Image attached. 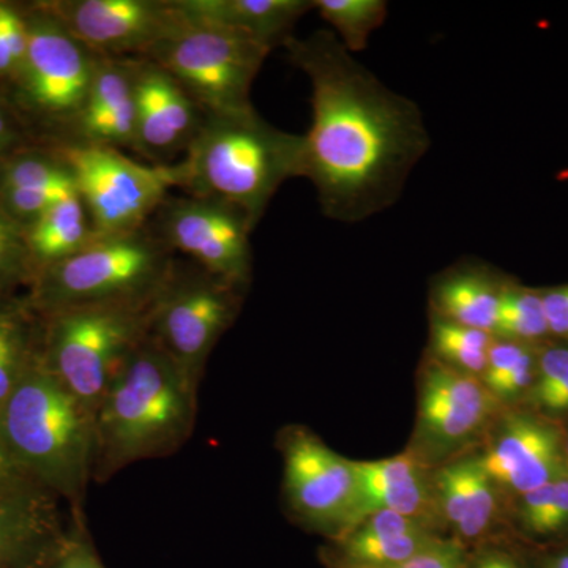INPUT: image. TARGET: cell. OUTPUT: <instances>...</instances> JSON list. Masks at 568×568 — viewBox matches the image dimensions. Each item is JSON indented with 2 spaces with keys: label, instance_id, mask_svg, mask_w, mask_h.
<instances>
[{
  "label": "cell",
  "instance_id": "1",
  "mask_svg": "<svg viewBox=\"0 0 568 568\" xmlns=\"http://www.w3.org/2000/svg\"><path fill=\"white\" fill-rule=\"evenodd\" d=\"M283 44L312 82L302 178L315 185L325 215L355 223L394 204L429 148L416 104L381 84L334 33Z\"/></svg>",
  "mask_w": 568,
  "mask_h": 568
},
{
  "label": "cell",
  "instance_id": "2",
  "mask_svg": "<svg viewBox=\"0 0 568 568\" xmlns=\"http://www.w3.org/2000/svg\"><path fill=\"white\" fill-rule=\"evenodd\" d=\"M197 390L148 335L97 407L92 480L100 484L134 463L175 454L192 437Z\"/></svg>",
  "mask_w": 568,
  "mask_h": 568
},
{
  "label": "cell",
  "instance_id": "3",
  "mask_svg": "<svg viewBox=\"0 0 568 568\" xmlns=\"http://www.w3.org/2000/svg\"><path fill=\"white\" fill-rule=\"evenodd\" d=\"M178 168L179 189L237 209L254 227L282 183L304 175V134L274 129L253 106L204 112Z\"/></svg>",
  "mask_w": 568,
  "mask_h": 568
},
{
  "label": "cell",
  "instance_id": "4",
  "mask_svg": "<svg viewBox=\"0 0 568 568\" xmlns=\"http://www.w3.org/2000/svg\"><path fill=\"white\" fill-rule=\"evenodd\" d=\"M0 436L37 485L82 515L93 473V413L44 364L43 354L0 406Z\"/></svg>",
  "mask_w": 568,
  "mask_h": 568
},
{
  "label": "cell",
  "instance_id": "5",
  "mask_svg": "<svg viewBox=\"0 0 568 568\" xmlns=\"http://www.w3.org/2000/svg\"><path fill=\"white\" fill-rule=\"evenodd\" d=\"M175 257L155 227L95 237L81 252L41 271L26 301L40 317L77 306L148 301L173 274Z\"/></svg>",
  "mask_w": 568,
  "mask_h": 568
},
{
  "label": "cell",
  "instance_id": "6",
  "mask_svg": "<svg viewBox=\"0 0 568 568\" xmlns=\"http://www.w3.org/2000/svg\"><path fill=\"white\" fill-rule=\"evenodd\" d=\"M156 297L77 306L41 317L44 364L93 416L114 377L148 338Z\"/></svg>",
  "mask_w": 568,
  "mask_h": 568
},
{
  "label": "cell",
  "instance_id": "7",
  "mask_svg": "<svg viewBox=\"0 0 568 568\" xmlns=\"http://www.w3.org/2000/svg\"><path fill=\"white\" fill-rule=\"evenodd\" d=\"M54 153L70 168L95 237L148 226L171 190L181 186L178 163L142 164L118 149L73 142H62Z\"/></svg>",
  "mask_w": 568,
  "mask_h": 568
},
{
  "label": "cell",
  "instance_id": "8",
  "mask_svg": "<svg viewBox=\"0 0 568 568\" xmlns=\"http://www.w3.org/2000/svg\"><path fill=\"white\" fill-rule=\"evenodd\" d=\"M268 52L183 13L181 24L144 59L166 70L203 112H227L252 108L250 91Z\"/></svg>",
  "mask_w": 568,
  "mask_h": 568
},
{
  "label": "cell",
  "instance_id": "9",
  "mask_svg": "<svg viewBox=\"0 0 568 568\" xmlns=\"http://www.w3.org/2000/svg\"><path fill=\"white\" fill-rule=\"evenodd\" d=\"M241 290L196 264L175 263L153 304L149 336L197 386L216 343L237 317Z\"/></svg>",
  "mask_w": 568,
  "mask_h": 568
},
{
  "label": "cell",
  "instance_id": "10",
  "mask_svg": "<svg viewBox=\"0 0 568 568\" xmlns=\"http://www.w3.org/2000/svg\"><path fill=\"white\" fill-rule=\"evenodd\" d=\"M26 21L28 54L13 78L20 100L33 114L70 130L88 100L100 55L37 6Z\"/></svg>",
  "mask_w": 568,
  "mask_h": 568
},
{
  "label": "cell",
  "instance_id": "11",
  "mask_svg": "<svg viewBox=\"0 0 568 568\" xmlns=\"http://www.w3.org/2000/svg\"><path fill=\"white\" fill-rule=\"evenodd\" d=\"M153 223L173 252L185 254L209 274L244 287L252 276L253 226L244 213L219 201L168 197Z\"/></svg>",
  "mask_w": 568,
  "mask_h": 568
},
{
  "label": "cell",
  "instance_id": "12",
  "mask_svg": "<svg viewBox=\"0 0 568 568\" xmlns=\"http://www.w3.org/2000/svg\"><path fill=\"white\" fill-rule=\"evenodd\" d=\"M284 493L302 525L345 536L357 497V476L351 459L343 458L304 428H290L282 436Z\"/></svg>",
  "mask_w": 568,
  "mask_h": 568
},
{
  "label": "cell",
  "instance_id": "13",
  "mask_svg": "<svg viewBox=\"0 0 568 568\" xmlns=\"http://www.w3.org/2000/svg\"><path fill=\"white\" fill-rule=\"evenodd\" d=\"M37 7L102 58L144 59L183 20L178 0H51Z\"/></svg>",
  "mask_w": 568,
  "mask_h": 568
},
{
  "label": "cell",
  "instance_id": "14",
  "mask_svg": "<svg viewBox=\"0 0 568 568\" xmlns=\"http://www.w3.org/2000/svg\"><path fill=\"white\" fill-rule=\"evenodd\" d=\"M500 402L480 377L466 375L437 358L420 373L416 454L422 462L450 457L480 435L499 409Z\"/></svg>",
  "mask_w": 568,
  "mask_h": 568
},
{
  "label": "cell",
  "instance_id": "15",
  "mask_svg": "<svg viewBox=\"0 0 568 568\" xmlns=\"http://www.w3.org/2000/svg\"><path fill=\"white\" fill-rule=\"evenodd\" d=\"M564 443L558 426L532 414L514 413L497 422L478 458L497 487L521 496L568 476Z\"/></svg>",
  "mask_w": 568,
  "mask_h": 568
},
{
  "label": "cell",
  "instance_id": "16",
  "mask_svg": "<svg viewBox=\"0 0 568 568\" xmlns=\"http://www.w3.org/2000/svg\"><path fill=\"white\" fill-rule=\"evenodd\" d=\"M133 84L138 153L155 164L185 153L203 122L200 104L166 70L148 59H134Z\"/></svg>",
  "mask_w": 568,
  "mask_h": 568
},
{
  "label": "cell",
  "instance_id": "17",
  "mask_svg": "<svg viewBox=\"0 0 568 568\" xmlns=\"http://www.w3.org/2000/svg\"><path fill=\"white\" fill-rule=\"evenodd\" d=\"M58 497L40 487L0 488V568H48L69 529Z\"/></svg>",
  "mask_w": 568,
  "mask_h": 568
},
{
  "label": "cell",
  "instance_id": "18",
  "mask_svg": "<svg viewBox=\"0 0 568 568\" xmlns=\"http://www.w3.org/2000/svg\"><path fill=\"white\" fill-rule=\"evenodd\" d=\"M357 497L345 536L373 511L392 510L437 529L439 515L433 480L413 452L379 462H354ZM343 536V537H345ZM342 537V538H343Z\"/></svg>",
  "mask_w": 568,
  "mask_h": 568
},
{
  "label": "cell",
  "instance_id": "19",
  "mask_svg": "<svg viewBox=\"0 0 568 568\" xmlns=\"http://www.w3.org/2000/svg\"><path fill=\"white\" fill-rule=\"evenodd\" d=\"M133 78L134 59L100 55L88 100L67 142L138 153Z\"/></svg>",
  "mask_w": 568,
  "mask_h": 568
},
{
  "label": "cell",
  "instance_id": "20",
  "mask_svg": "<svg viewBox=\"0 0 568 568\" xmlns=\"http://www.w3.org/2000/svg\"><path fill=\"white\" fill-rule=\"evenodd\" d=\"M440 521L454 530L455 540L467 549L487 544L495 528L499 487L480 458L457 459L440 467L433 477Z\"/></svg>",
  "mask_w": 568,
  "mask_h": 568
},
{
  "label": "cell",
  "instance_id": "21",
  "mask_svg": "<svg viewBox=\"0 0 568 568\" xmlns=\"http://www.w3.org/2000/svg\"><path fill=\"white\" fill-rule=\"evenodd\" d=\"M183 13L272 50L290 39L295 21L315 2L306 0H178Z\"/></svg>",
  "mask_w": 568,
  "mask_h": 568
},
{
  "label": "cell",
  "instance_id": "22",
  "mask_svg": "<svg viewBox=\"0 0 568 568\" xmlns=\"http://www.w3.org/2000/svg\"><path fill=\"white\" fill-rule=\"evenodd\" d=\"M24 234L33 278L44 268L81 252L95 239L88 209L78 193L52 205L36 223L26 227Z\"/></svg>",
  "mask_w": 568,
  "mask_h": 568
},
{
  "label": "cell",
  "instance_id": "23",
  "mask_svg": "<svg viewBox=\"0 0 568 568\" xmlns=\"http://www.w3.org/2000/svg\"><path fill=\"white\" fill-rule=\"evenodd\" d=\"M43 349V320L26 298L0 297V406Z\"/></svg>",
  "mask_w": 568,
  "mask_h": 568
},
{
  "label": "cell",
  "instance_id": "24",
  "mask_svg": "<svg viewBox=\"0 0 568 568\" xmlns=\"http://www.w3.org/2000/svg\"><path fill=\"white\" fill-rule=\"evenodd\" d=\"M500 291L488 276L463 272L437 284L433 305L443 320L495 335Z\"/></svg>",
  "mask_w": 568,
  "mask_h": 568
},
{
  "label": "cell",
  "instance_id": "25",
  "mask_svg": "<svg viewBox=\"0 0 568 568\" xmlns=\"http://www.w3.org/2000/svg\"><path fill=\"white\" fill-rule=\"evenodd\" d=\"M496 336L435 317L432 325L433 357L466 375L480 377L487 368L488 351Z\"/></svg>",
  "mask_w": 568,
  "mask_h": 568
},
{
  "label": "cell",
  "instance_id": "26",
  "mask_svg": "<svg viewBox=\"0 0 568 568\" xmlns=\"http://www.w3.org/2000/svg\"><path fill=\"white\" fill-rule=\"evenodd\" d=\"M437 532L424 530V532L409 534V536L396 537H358L354 534L339 538L335 547L331 548L339 558L351 562L362 564L373 568H396L407 560L424 551L429 545L439 540Z\"/></svg>",
  "mask_w": 568,
  "mask_h": 568
},
{
  "label": "cell",
  "instance_id": "27",
  "mask_svg": "<svg viewBox=\"0 0 568 568\" xmlns=\"http://www.w3.org/2000/svg\"><path fill=\"white\" fill-rule=\"evenodd\" d=\"M518 526L532 540H549L568 530V476L518 496Z\"/></svg>",
  "mask_w": 568,
  "mask_h": 568
},
{
  "label": "cell",
  "instance_id": "28",
  "mask_svg": "<svg viewBox=\"0 0 568 568\" xmlns=\"http://www.w3.org/2000/svg\"><path fill=\"white\" fill-rule=\"evenodd\" d=\"M549 335L544 298L526 287H503L497 308L495 336L532 345Z\"/></svg>",
  "mask_w": 568,
  "mask_h": 568
},
{
  "label": "cell",
  "instance_id": "29",
  "mask_svg": "<svg viewBox=\"0 0 568 568\" xmlns=\"http://www.w3.org/2000/svg\"><path fill=\"white\" fill-rule=\"evenodd\" d=\"M315 9L338 32L351 54L368 47L369 36L387 17L384 0H316Z\"/></svg>",
  "mask_w": 568,
  "mask_h": 568
},
{
  "label": "cell",
  "instance_id": "30",
  "mask_svg": "<svg viewBox=\"0 0 568 568\" xmlns=\"http://www.w3.org/2000/svg\"><path fill=\"white\" fill-rule=\"evenodd\" d=\"M77 189L70 168L55 153H21L0 163V190Z\"/></svg>",
  "mask_w": 568,
  "mask_h": 568
},
{
  "label": "cell",
  "instance_id": "31",
  "mask_svg": "<svg viewBox=\"0 0 568 568\" xmlns=\"http://www.w3.org/2000/svg\"><path fill=\"white\" fill-rule=\"evenodd\" d=\"M32 278L24 227L0 203V297L11 295L20 284L31 286Z\"/></svg>",
  "mask_w": 568,
  "mask_h": 568
},
{
  "label": "cell",
  "instance_id": "32",
  "mask_svg": "<svg viewBox=\"0 0 568 568\" xmlns=\"http://www.w3.org/2000/svg\"><path fill=\"white\" fill-rule=\"evenodd\" d=\"M77 193V189L0 190V203L26 230L52 205Z\"/></svg>",
  "mask_w": 568,
  "mask_h": 568
},
{
  "label": "cell",
  "instance_id": "33",
  "mask_svg": "<svg viewBox=\"0 0 568 568\" xmlns=\"http://www.w3.org/2000/svg\"><path fill=\"white\" fill-rule=\"evenodd\" d=\"M48 568H106L93 547L82 515L74 517L69 536Z\"/></svg>",
  "mask_w": 568,
  "mask_h": 568
},
{
  "label": "cell",
  "instance_id": "34",
  "mask_svg": "<svg viewBox=\"0 0 568 568\" xmlns=\"http://www.w3.org/2000/svg\"><path fill=\"white\" fill-rule=\"evenodd\" d=\"M567 384L568 346H552L538 355L536 383L528 394L530 402L537 406Z\"/></svg>",
  "mask_w": 568,
  "mask_h": 568
},
{
  "label": "cell",
  "instance_id": "35",
  "mask_svg": "<svg viewBox=\"0 0 568 568\" xmlns=\"http://www.w3.org/2000/svg\"><path fill=\"white\" fill-rule=\"evenodd\" d=\"M424 530L436 532L435 529L429 528V526L418 521V519L406 517V515L396 514V511L392 510H379L366 515L349 534L358 537L375 538L409 536V534L424 532Z\"/></svg>",
  "mask_w": 568,
  "mask_h": 568
},
{
  "label": "cell",
  "instance_id": "36",
  "mask_svg": "<svg viewBox=\"0 0 568 568\" xmlns=\"http://www.w3.org/2000/svg\"><path fill=\"white\" fill-rule=\"evenodd\" d=\"M532 345L510 342V339L496 338L488 351L487 368H485L484 381L488 390L495 392L496 387L506 379L508 373L521 361L523 355Z\"/></svg>",
  "mask_w": 568,
  "mask_h": 568
},
{
  "label": "cell",
  "instance_id": "37",
  "mask_svg": "<svg viewBox=\"0 0 568 568\" xmlns=\"http://www.w3.org/2000/svg\"><path fill=\"white\" fill-rule=\"evenodd\" d=\"M465 568H537L534 556H525L506 545L487 541L467 551Z\"/></svg>",
  "mask_w": 568,
  "mask_h": 568
},
{
  "label": "cell",
  "instance_id": "38",
  "mask_svg": "<svg viewBox=\"0 0 568 568\" xmlns=\"http://www.w3.org/2000/svg\"><path fill=\"white\" fill-rule=\"evenodd\" d=\"M467 549L455 538L440 537L413 559L396 568H465Z\"/></svg>",
  "mask_w": 568,
  "mask_h": 568
},
{
  "label": "cell",
  "instance_id": "39",
  "mask_svg": "<svg viewBox=\"0 0 568 568\" xmlns=\"http://www.w3.org/2000/svg\"><path fill=\"white\" fill-rule=\"evenodd\" d=\"M537 361L538 355L534 347L530 346L526 354L523 355L521 361L508 373L506 379L496 387L493 395L503 403L529 394L530 388L536 383Z\"/></svg>",
  "mask_w": 568,
  "mask_h": 568
},
{
  "label": "cell",
  "instance_id": "40",
  "mask_svg": "<svg viewBox=\"0 0 568 568\" xmlns=\"http://www.w3.org/2000/svg\"><path fill=\"white\" fill-rule=\"evenodd\" d=\"M549 334L568 339V284L541 293Z\"/></svg>",
  "mask_w": 568,
  "mask_h": 568
},
{
  "label": "cell",
  "instance_id": "41",
  "mask_svg": "<svg viewBox=\"0 0 568 568\" xmlns=\"http://www.w3.org/2000/svg\"><path fill=\"white\" fill-rule=\"evenodd\" d=\"M40 487L11 457L9 448L0 436V488ZM41 488V487H40Z\"/></svg>",
  "mask_w": 568,
  "mask_h": 568
},
{
  "label": "cell",
  "instance_id": "42",
  "mask_svg": "<svg viewBox=\"0 0 568 568\" xmlns=\"http://www.w3.org/2000/svg\"><path fill=\"white\" fill-rule=\"evenodd\" d=\"M537 568H568V545H555L534 555Z\"/></svg>",
  "mask_w": 568,
  "mask_h": 568
},
{
  "label": "cell",
  "instance_id": "43",
  "mask_svg": "<svg viewBox=\"0 0 568 568\" xmlns=\"http://www.w3.org/2000/svg\"><path fill=\"white\" fill-rule=\"evenodd\" d=\"M541 409L552 410V413H566L568 410V384L556 392V394L547 396L537 405Z\"/></svg>",
  "mask_w": 568,
  "mask_h": 568
},
{
  "label": "cell",
  "instance_id": "44",
  "mask_svg": "<svg viewBox=\"0 0 568 568\" xmlns=\"http://www.w3.org/2000/svg\"><path fill=\"white\" fill-rule=\"evenodd\" d=\"M0 77H14V63L2 24H0Z\"/></svg>",
  "mask_w": 568,
  "mask_h": 568
},
{
  "label": "cell",
  "instance_id": "45",
  "mask_svg": "<svg viewBox=\"0 0 568 568\" xmlns=\"http://www.w3.org/2000/svg\"><path fill=\"white\" fill-rule=\"evenodd\" d=\"M14 140V132L11 129L9 115L6 110L0 106V153L9 151L11 142Z\"/></svg>",
  "mask_w": 568,
  "mask_h": 568
},
{
  "label": "cell",
  "instance_id": "46",
  "mask_svg": "<svg viewBox=\"0 0 568 568\" xmlns=\"http://www.w3.org/2000/svg\"><path fill=\"white\" fill-rule=\"evenodd\" d=\"M323 562L325 568H373L368 566H362V564L351 562V560H346L339 558L338 555H335L331 548L325 549L323 552Z\"/></svg>",
  "mask_w": 568,
  "mask_h": 568
},
{
  "label": "cell",
  "instance_id": "47",
  "mask_svg": "<svg viewBox=\"0 0 568 568\" xmlns=\"http://www.w3.org/2000/svg\"><path fill=\"white\" fill-rule=\"evenodd\" d=\"M564 454H566V463H567V470H568V436L566 437V443H564Z\"/></svg>",
  "mask_w": 568,
  "mask_h": 568
}]
</instances>
